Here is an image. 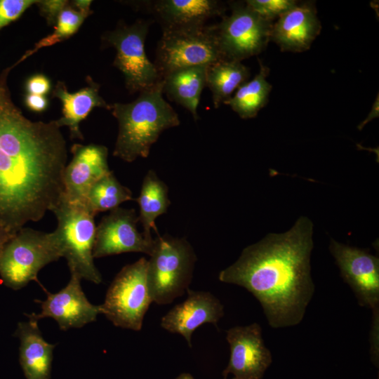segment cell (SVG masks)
<instances>
[{
    "instance_id": "obj_1",
    "label": "cell",
    "mask_w": 379,
    "mask_h": 379,
    "mask_svg": "<svg viewBox=\"0 0 379 379\" xmlns=\"http://www.w3.org/2000/svg\"><path fill=\"white\" fill-rule=\"evenodd\" d=\"M11 69L0 74V227L15 234L62 199L67 149L56 120L32 121L12 101Z\"/></svg>"
},
{
    "instance_id": "obj_2",
    "label": "cell",
    "mask_w": 379,
    "mask_h": 379,
    "mask_svg": "<svg viewBox=\"0 0 379 379\" xmlns=\"http://www.w3.org/2000/svg\"><path fill=\"white\" fill-rule=\"evenodd\" d=\"M312 234V221L300 217L288 231L268 234L246 247L218 279L252 293L271 327L298 325L314 293L310 274Z\"/></svg>"
},
{
    "instance_id": "obj_3",
    "label": "cell",
    "mask_w": 379,
    "mask_h": 379,
    "mask_svg": "<svg viewBox=\"0 0 379 379\" xmlns=\"http://www.w3.org/2000/svg\"><path fill=\"white\" fill-rule=\"evenodd\" d=\"M163 80L128 103L111 105L119 132L113 155L126 162L148 157L161 133L180 125L178 114L163 97Z\"/></svg>"
},
{
    "instance_id": "obj_4",
    "label": "cell",
    "mask_w": 379,
    "mask_h": 379,
    "mask_svg": "<svg viewBox=\"0 0 379 379\" xmlns=\"http://www.w3.org/2000/svg\"><path fill=\"white\" fill-rule=\"evenodd\" d=\"M57 219L53 231L61 256L71 273L98 284L102 276L94 264L93 249L95 237V215L84 204L71 203L63 197L51 211Z\"/></svg>"
},
{
    "instance_id": "obj_5",
    "label": "cell",
    "mask_w": 379,
    "mask_h": 379,
    "mask_svg": "<svg viewBox=\"0 0 379 379\" xmlns=\"http://www.w3.org/2000/svg\"><path fill=\"white\" fill-rule=\"evenodd\" d=\"M147 265V284L152 301L171 303L189 289L197 257L184 238L158 235Z\"/></svg>"
},
{
    "instance_id": "obj_6",
    "label": "cell",
    "mask_w": 379,
    "mask_h": 379,
    "mask_svg": "<svg viewBox=\"0 0 379 379\" xmlns=\"http://www.w3.org/2000/svg\"><path fill=\"white\" fill-rule=\"evenodd\" d=\"M62 258L53 232L46 233L22 227L4 246L0 255L3 284L19 290L30 281L40 284L37 275L46 265Z\"/></svg>"
},
{
    "instance_id": "obj_7",
    "label": "cell",
    "mask_w": 379,
    "mask_h": 379,
    "mask_svg": "<svg viewBox=\"0 0 379 379\" xmlns=\"http://www.w3.org/2000/svg\"><path fill=\"white\" fill-rule=\"evenodd\" d=\"M148 260L141 258L126 265L107 289L101 314L115 326L140 331L144 317L153 302L147 284Z\"/></svg>"
},
{
    "instance_id": "obj_8",
    "label": "cell",
    "mask_w": 379,
    "mask_h": 379,
    "mask_svg": "<svg viewBox=\"0 0 379 379\" xmlns=\"http://www.w3.org/2000/svg\"><path fill=\"white\" fill-rule=\"evenodd\" d=\"M150 24L149 20L142 19L131 25L121 23L102 36L106 44L115 48L113 65L124 74L126 87L131 93L148 90L162 80L145 52Z\"/></svg>"
},
{
    "instance_id": "obj_9",
    "label": "cell",
    "mask_w": 379,
    "mask_h": 379,
    "mask_svg": "<svg viewBox=\"0 0 379 379\" xmlns=\"http://www.w3.org/2000/svg\"><path fill=\"white\" fill-rule=\"evenodd\" d=\"M222 59L212 25L191 30L162 32L154 64L163 79L180 69L209 65Z\"/></svg>"
},
{
    "instance_id": "obj_10",
    "label": "cell",
    "mask_w": 379,
    "mask_h": 379,
    "mask_svg": "<svg viewBox=\"0 0 379 379\" xmlns=\"http://www.w3.org/2000/svg\"><path fill=\"white\" fill-rule=\"evenodd\" d=\"M231 14L214 26L225 59L240 61L263 51L271 39L273 22L251 10L246 3H233Z\"/></svg>"
},
{
    "instance_id": "obj_11",
    "label": "cell",
    "mask_w": 379,
    "mask_h": 379,
    "mask_svg": "<svg viewBox=\"0 0 379 379\" xmlns=\"http://www.w3.org/2000/svg\"><path fill=\"white\" fill-rule=\"evenodd\" d=\"M138 222V216L135 209L117 207L110 211L96 227L93 258L128 252L150 255L155 239L147 238L140 233L137 228Z\"/></svg>"
},
{
    "instance_id": "obj_12",
    "label": "cell",
    "mask_w": 379,
    "mask_h": 379,
    "mask_svg": "<svg viewBox=\"0 0 379 379\" xmlns=\"http://www.w3.org/2000/svg\"><path fill=\"white\" fill-rule=\"evenodd\" d=\"M329 250L343 280L350 286L359 305L372 310L379 305V259L365 249L331 239Z\"/></svg>"
},
{
    "instance_id": "obj_13",
    "label": "cell",
    "mask_w": 379,
    "mask_h": 379,
    "mask_svg": "<svg viewBox=\"0 0 379 379\" xmlns=\"http://www.w3.org/2000/svg\"><path fill=\"white\" fill-rule=\"evenodd\" d=\"M226 339L230 357L223 377L232 374L233 379H261L272 358L263 341L260 326L253 323L234 326L227 331Z\"/></svg>"
},
{
    "instance_id": "obj_14",
    "label": "cell",
    "mask_w": 379,
    "mask_h": 379,
    "mask_svg": "<svg viewBox=\"0 0 379 379\" xmlns=\"http://www.w3.org/2000/svg\"><path fill=\"white\" fill-rule=\"evenodd\" d=\"M79 276L71 273L69 281L65 287L55 293L45 292V300H35L41 305V312L25 314L29 319L39 320L51 317L55 319L60 330L71 328H81L95 321L101 314L100 305L91 304L86 297L81 286Z\"/></svg>"
},
{
    "instance_id": "obj_15",
    "label": "cell",
    "mask_w": 379,
    "mask_h": 379,
    "mask_svg": "<svg viewBox=\"0 0 379 379\" xmlns=\"http://www.w3.org/2000/svg\"><path fill=\"white\" fill-rule=\"evenodd\" d=\"M72 159L63 174V197L71 203L84 204L91 186L110 171L107 148L101 145L74 144Z\"/></svg>"
},
{
    "instance_id": "obj_16",
    "label": "cell",
    "mask_w": 379,
    "mask_h": 379,
    "mask_svg": "<svg viewBox=\"0 0 379 379\" xmlns=\"http://www.w3.org/2000/svg\"><path fill=\"white\" fill-rule=\"evenodd\" d=\"M187 297L175 305L161 320L166 331L180 334L192 347V335L200 326L210 323L216 326L224 315V307L212 293L207 291H187Z\"/></svg>"
},
{
    "instance_id": "obj_17",
    "label": "cell",
    "mask_w": 379,
    "mask_h": 379,
    "mask_svg": "<svg viewBox=\"0 0 379 379\" xmlns=\"http://www.w3.org/2000/svg\"><path fill=\"white\" fill-rule=\"evenodd\" d=\"M161 25L162 32L204 27L214 17L222 15L225 8L216 0H157L144 1Z\"/></svg>"
},
{
    "instance_id": "obj_18",
    "label": "cell",
    "mask_w": 379,
    "mask_h": 379,
    "mask_svg": "<svg viewBox=\"0 0 379 379\" xmlns=\"http://www.w3.org/2000/svg\"><path fill=\"white\" fill-rule=\"evenodd\" d=\"M321 28L314 4L298 3L273 23L270 40L282 51L303 52L310 48Z\"/></svg>"
},
{
    "instance_id": "obj_19",
    "label": "cell",
    "mask_w": 379,
    "mask_h": 379,
    "mask_svg": "<svg viewBox=\"0 0 379 379\" xmlns=\"http://www.w3.org/2000/svg\"><path fill=\"white\" fill-rule=\"evenodd\" d=\"M88 78V85L76 92L69 93L62 81H58L53 91V97L60 100L62 104V115L56 121L60 128H69L72 139H84L79 124L95 107L111 109V105L99 94V85Z\"/></svg>"
},
{
    "instance_id": "obj_20",
    "label": "cell",
    "mask_w": 379,
    "mask_h": 379,
    "mask_svg": "<svg viewBox=\"0 0 379 379\" xmlns=\"http://www.w3.org/2000/svg\"><path fill=\"white\" fill-rule=\"evenodd\" d=\"M15 335L20 340L19 361L26 379H50L55 345L44 340L38 321L19 322Z\"/></svg>"
},
{
    "instance_id": "obj_21",
    "label": "cell",
    "mask_w": 379,
    "mask_h": 379,
    "mask_svg": "<svg viewBox=\"0 0 379 379\" xmlns=\"http://www.w3.org/2000/svg\"><path fill=\"white\" fill-rule=\"evenodd\" d=\"M208 65L187 67L174 71L163 80V93L187 109L194 119H199L197 107L202 91L206 87V72Z\"/></svg>"
},
{
    "instance_id": "obj_22",
    "label": "cell",
    "mask_w": 379,
    "mask_h": 379,
    "mask_svg": "<svg viewBox=\"0 0 379 379\" xmlns=\"http://www.w3.org/2000/svg\"><path fill=\"white\" fill-rule=\"evenodd\" d=\"M249 77V68L240 61L222 59L208 65L206 86L211 92L214 107L224 104Z\"/></svg>"
},
{
    "instance_id": "obj_23",
    "label": "cell",
    "mask_w": 379,
    "mask_h": 379,
    "mask_svg": "<svg viewBox=\"0 0 379 379\" xmlns=\"http://www.w3.org/2000/svg\"><path fill=\"white\" fill-rule=\"evenodd\" d=\"M137 202L140 209L138 221L143 227L142 233L147 238L152 239V229L159 234L156 219L166 213L170 205L168 187L153 170H149L145 176Z\"/></svg>"
},
{
    "instance_id": "obj_24",
    "label": "cell",
    "mask_w": 379,
    "mask_h": 379,
    "mask_svg": "<svg viewBox=\"0 0 379 379\" xmlns=\"http://www.w3.org/2000/svg\"><path fill=\"white\" fill-rule=\"evenodd\" d=\"M270 69L260 62V71L255 77L241 85L224 104L229 105L242 119H251L266 105L272 89L267 77Z\"/></svg>"
},
{
    "instance_id": "obj_25",
    "label": "cell",
    "mask_w": 379,
    "mask_h": 379,
    "mask_svg": "<svg viewBox=\"0 0 379 379\" xmlns=\"http://www.w3.org/2000/svg\"><path fill=\"white\" fill-rule=\"evenodd\" d=\"M133 199L132 192L121 185L112 171H109L89 189L84 204L93 214L112 211L123 202Z\"/></svg>"
},
{
    "instance_id": "obj_26",
    "label": "cell",
    "mask_w": 379,
    "mask_h": 379,
    "mask_svg": "<svg viewBox=\"0 0 379 379\" xmlns=\"http://www.w3.org/2000/svg\"><path fill=\"white\" fill-rule=\"evenodd\" d=\"M89 15L76 9L69 3L59 14L53 33L38 41L33 48L25 53L15 65L22 62L39 49L54 45L72 36Z\"/></svg>"
},
{
    "instance_id": "obj_27",
    "label": "cell",
    "mask_w": 379,
    "mask_h": 379,
    "mask_svg": "<svg viewBox=\"0 0 379 379\" xmlns=\"http://www.w3.org/2000/svg\"><path fill=\"white\" fill-rule=\"evenodd\" d=\"M245 3L251 10L270 22L298 4L294 0H247Z\"/></svg>"
},
{
    "instance_id": "obj_28",
    "label": "cell",
    "mask_w": 379,
    "mask_h": 379,
    "mask_svg": "<svg viewBox=\"0 0 379 379\" xmlns=\"http://www.w3.org/2000/svg\"><path fill=\"white\" fill-rule=\"evenodd\" d=\"M34 0H0V29L16 20L32 5Z\"/></svg>"
},
{
    "instance_id": "obj_29",
    "label": "cell",
    "mask_w": 379,
    "mask_h": 379,
    "mask_svg": "<svg viewBox=\"0 0 379 379\" xmlns=\"http://www.w3.org/2000/svg\"><path fill=\"white\" fill-rule=\"evenodd\" d=\"M68 4L69 1L64 0L37 1L36 3L41 15L46 19L49 25H55L59 14Z\"/></svg>"
},
{
    "instance_id": "obj_30",
    "label": "cell",
    "mask_w": 379,
    "mask_h": 379,
    "mask_svg": "<svg viewBox=\"0 0 379 379\" xmlns=\"http://www.w3.org/2000/svg\"><path fill=\"white\" fill-rule=\"evenodd\" d=\"M51 88L50 79L45 75L37 74L28 78L25 83L27 93L45 95Z\"/></svg>"
},
{
    "instance_id": "obj_31",
    "label": "cell",
    "mask_w": 379,
    "mask_h": 379,
    "mask_svg": "<svg viewBox=\"0 0 379 379\" xmlns=\"http://www.w3.org/2000/svg\"><path fill=\"white\" fill-rule=\"evenodd\" d=\"M378 308L373 310V322L371 330V354L372 361L378 366Z\"/></svg>"
},
{
    "instance_id": "obj_32",
    "label": "cell",
    "mask_w": 379,
    "mask_h": 379,
    "mask_svg": "<svg viewBox=\"0 0 379 379\" xmlns=\"http://www.w3.org/2000/svg\"><path fill=\"white\" fill-rule=\"evenodd\" d=\"M24 102L26 107L34 112H42L48 107V100L45 95L27 93Z\"/></svg>"
},
{
    "instance_id": "obj_33",
    "label": "cell",
    "mask_w": 379,
    "mask_h": 379,
    "mask_svg": "<svg viewBox=\"0 0 379 379\" xmlns=\"http://www.w3.org/2000/svg\"><path fill=\"white\" fill-rule=\"evenodd\" d=\"M378 94L377 95V98L375 100V102H373L371 109L370 112L368 113L367 117L360 124L358 125L357 128L359 130H361L365 125H366L368 122H370L372 119L378 118L379 115V102H378Z\"/></svg>"
},
{
    "instance_id": "obj_34",
    "label": "cell",
    "mask_w": 379,
    "mask_h": 379,
    "mask_svg": "<svg viewBox=\"0 0 379 379\" xmlns=\"http://www.w3.org/2000/svg\"><path fill=\"white\" fill-rule=\"evenodd\" d=\"M91 3L92 1L89 0H77L72 1L71 5L81 12L91 14L92 13V11L91 10Z\"/></svg>"
},
{
    "instance_id": "obj_35",
    "label": "cell",
    "mask_w": 379,
    "mask_h": 379,
    "mask_svg": "<svg viewBox=\"0 0 379 379\" xmlns=\"http://www.w3.org/2000/svg\"><path fill=\"white\" fill-rule=\"evenodd\" d=\"M13 235L14 234H12L0 227V255L6 244L13 237Z\"/></svg>"
},
{
    "instance_id": "obj_36",
    "label": "cell",
    "mask_w": 379,
    "mask_h": 379,
    "mask_svg": "<svg viewBox=\"0 0 379 379\" xmlns=\"http://www.w3.org/2000/svg\"><path fill=\"white\" fill-rule=\"evenodd\" d=\"M175 379H195L191 374L182 373L177 376Z\"/></svg>"
},
{
    "instance_id": "obj_37",
    "label": "cell",
    "mask_w": 379,
    "mask_h": 379,
    "mask_svg": "<svg viewBox=\"0 0 379 379\" xmlns=\"http://www.w3.org/2000/svg\"><path fill=\"white\" fill-rule=\"evenodd\" d=\"M223 379H227V378H224ZM231 379H233L232 378Z\"/></svg>"
},
{
    "instance_id": "obj_38",
    "label": "cell",
    "mask_w": 379,
    "mask_h": 379,
    "mask_svg": "<svg viewBox=\"0 0 379 379\" xmlns=\"http://www.w3.org/2000/svg\"></svg>"
}]
</instances>
